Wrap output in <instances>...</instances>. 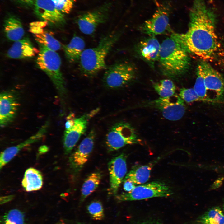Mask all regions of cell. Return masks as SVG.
<instances>
[{"label": "cell", "mask_w": 224, "mask_h": 224, "mask_svg": "<svg viewBox=\"0 0 224 224\" xmlns=\"http://www.w3.org/2000/svg\"><path fill=\"white\" fill-rule=\"evenodd\" d=\"M223 212H224V203L223 205Z\"/></svg>", "instance_id": "f35d334b"}, {"label": "cell", "mask_w": 224, "mask_h": 224, "mask_svg": "<svg viewBox=\"0 0 224 224\" xmlns=\"http://www.w3.org/2000/svg\"><path fill=\"white\" fill-rule=\"evenodd\" d=\"M49 122H46L37 132L27 139L17 145L7 148L0 155V168L2 169L13 159L23 148L40 140L47 132Z\"/></svg>", "instance_id": "e0dca14e"}, {"label": "cell", "mask_w": 224, "mask_h": 224, "mask_svg": "<svg viewBox=\"0 0 224 224\" xmlns=\"http://www.w3.org/2000/svg\"><path fill=\"white\" fill-rule=\"evenodd\" d=\"M14 196L13 195H8L1 197L0 198L1 204H3L7 202L11 201L14 198Z\"/></svg>", "instance_id": "836d02e7"}, {"label": "cell", "mask_w": 224, "mask_h": 224, "mask_svg": "<svg viewBox=\"0 0 224 224\" xmlns=\"http://www.w3.org/2000/svg\"><path fill=\"white\" fill-rule=\"evenodd\" d=\"M48 150V147L45 145H43L40 147L39 152L40 153H42L47 152Z\"/></svg>", "instance_id": "74e56055"}, {"label": "cell", "mask_w": 224, "mask_h": 224, "mask_svg": "<svg viewBox=\"0 0 224 224\" xmlns=\"http://www.w3.org/2000/svg\"><path fill=\"white\" fill-rule=\"evenodd\" d=\"M102 177L101 174L95 172L90 174L85 179L81 190V201L85 199L94 192L98 187Z\"/></svg>", "instance_id": "cb8c5ba5"}, {"label": "cell", "mask_w": 224, "mask_h": 224, "mask_svg": "<svg viewBox=\"0 0 224 224\" xmlns=\"http://www.w3.org/2000/svg\"><path fill=\"white\" fill-rule=\"evenodd\" d=\"M103 78L104 85L111 89H118L129 84L134 79L136 70L131 63L119 62L105 69Z\"/></svg>", "instance_id": "8992f818"}, {"label": "cell", "mask_w": 224, "mask_h": 224, "mask_svg": "<svg viewBox=\"0 0 224 224\" xmlns=\"http://www.w3.org/2000/svg\"><path fill=\"white\" fill-rule=\"evenodd\" d=\"M19 103L16 95L11 91H5L0 95V125L4 127L11 122L16 117Z\"/></svg>", "instance_id": "2e32d148"}, {"label": "cell", "mask_w": 224, "mask_h": 224, "mask_svg": "<svg viewBox=\"0 0 224 224\" xmlns=\"http://www.w3.org/2000/svg\"><path fill=\"white\" fill-rule=\"evenodd\" d=\"M98 110L97 109L79 117L75 118L72 126L68 130H65L63 143L65 154H68L71 152L81 136L85 133L89 119L96 114Z\"/></svg>", "instance_id": "9c48e42d"}, {"label": "cell", "mask_w": 224, "mask_h": 224, "mask_svg": "<svg viewBox=\"0 0 224 224\" xmlns=\"http://www.w3.org/2000/svg\"><path fill=\"white\" fill-rule=\"evenodd\" d=\"M126 156L122 153L112 159L108 164L110 176V194L116 195L120 185L127 174Z\"/></svg>", "instance_id": "4fadbf2b"}, {"label": "cell", "mask_w": 224, "mask_h": 224, "mask_svg": "<svg viewBox=\"0 0 224 224\" xmlns=\"http://www.w3.org/2000/svg\"><path fill=\"white\" fill-rule=\"evenodd\" d=\"M160 48L161 44L155 36H150L140 42L138 50L142 58L152 66L158 60Z\"/></svg>", "instance_id": "d6986e66"}, {"label": "cell", "mask_w": 224, "mask_h": 224, "mask_svg": "<svg viewBox=\"0 0 224 224\" xmlns=\"http://www.w3.org/2000/svg\"><path fill=\"white\" fill-rule=\"evenodd\" d=\"M200 224H224V214L219 207L208 210L197 219Z\"/></svg>", "instance_id": "d4e9b609"}, {"label": "cell", "mask_w": 224, "mask_h": 224, "mask_svg": "<svg viewBox=\"0 0 224 224\" xmlns=\"http://www.w3.org/2000/svg\"><path fill=\"white\" fill-rule=\"evenodd\" d=\"M1 222V224H26L23 212L16 209L10 210L6 213Z\"/></svg>", "instance_id": "f1b7e54d"}, {"label": "cell", "mask_w": 224, "mask_h": 224, "mask_svg": "<svg viewBox=\"0 0 224 224\" xmlns=\"http://www.w3.org/2000/svg\"><path fill=\"white\" fill-rule=\"evenodd\" d=\"M123 182V189L126 192L131 191L136 186L135 184L129 179H124Z\"/></svg>", "instance_id": "d6a6232c"}, {"label": "cell", "mask_w": 224, "mask_h": 224, "mask_svg": "<svg viewBox=\"0 0 224 224\" xmlns=\"http://www.w3.org/2000/svg\"><path fill=\"white\" fill-rule=\"evenodd\" d=\"M147 105L159 110L166 119L172 121L180 119L186 111L184 101L176 94L169 97H160L149 102Z\"/></svg>", "instance_id": "ba28073f"}, {"label": "cell", "mask_w": 224, "mask_h": 224, "mask_svg": "<svg viewBox=\"0 0 224 224\" xmlns=\"http://www.w3.org/2000/svg\"><path fill=\"white\" fill-rule=\"evenodd\" d=\"M179 96L184 101L187 103L196 101L210 103L208 100L199 96L193 88H183L181 89L180 91Z\"/></svg>", "instance_id": "f546056e"}, {"label": "cell", "mask_w": 224, "mask_h": 224, "mask_svg": "<svg viewBox=\"0 0 224 224\" xmlns=\"http://www.w3.org/2000/svg\"><path fill=\"white\" fill-rule=\"evenodd\" d=\"M197 68L201 72L207 90L215 92L218 99L224 96V78L207 61L201 60Z\"/></svg>", "instance_id": "7c38bea8"}, {"label": "cell", "mask_w": 224, "mask_h": 224, "mask_svg": "<svg viewBox=\"0 0 224 224\" xmlns=\"http://www.w3.org/2000/svg\"><path fill=\"white\" fill-rule=\"evenodd\" d=\"M173 192L165 183L153 181L136 186L131 191L115 195L119 202L143 200L155 197H169Z\"/></svg>", "instance_id": "5b68a950"}, {"label": "cell", "mask_w": 224, "mask_h": 224, "mask_svg": "<svg viewBox=\"0 0 224 224\" xmlns=\"http://www.w3.org/2000/svg\"><path fill=\"white\" fill-rule=\"evenodd\" d=\"M133 224H161L160 222L154 220H147L137 222Z\"/></svg>", "instance_id": "e575fe53"}, {"label": "cell", "mask_w": 224, "mask_h": 224, "mask_svg": "<svg viewBox=\"0 0 224 224\" xmlns=\"http://www.w3.org/2000/svg\"><path fill=\"white\" fill-rule=\"evenodd\" d=\"M77 224H83L79 222V223H78Z\"/></svg>", "instance_id": "ab89813d"}, {"label": "cell", "mask_w": 224, "mask_h": 224, "mask_svg": "<svg viewBox=\"0 0 224 224\" xmlns=\"http://www.w3.org/2000/svg\"><path fill=\"white\" fill-rule=\"evenodd\" d=\"M197 78L193 89L197 94L202 98L209 100L211 103H220L219 100L212 99L207 94V89L205 86L203 76L200 71L197 68Z\"/></svg>", "instance_id": "83f0119b"}, {"label": "cell", "mask_w": 224, "mask_h": 224, "mask_svg": "<svg viewBox=\"0 0 224 224\" xmlns=\"http://www.w3.org/2000/svg\"><path fill=\"white\" fill-rule=\"evenodd\" d=\"M3 27L5 36L10 41L15 42L20 40L24 35V30L21 21L14 15H9L5 18Z\"/></svg>", "instance_id": "44dd1931"}, {"label": "cell", "mask_w": 224, "mask_h": 224, "mask_svg": "<svg viewBox=\"0 0 224 224\" xmlns=\"http://www.w3.org/2000/svg\"><path fill=\"white\" fill-rule=\"evenodd\" d=\"M106 7H101L80 15L77 21L80 31L86 35L93 34L98 26L107 20V9Z\"/></svg>", "instance_id": "9a60e30c"}, {"label": "cell", "mask_w": 224, "mask_h": 224, "mask_svg": "<svg viewBox=\"0 0 224 224\" xmlns=\"http://www.w3.org/2000/svg\"><path fill=\"white\" fill-rule=\"evenodd\" d=\"M43 184L42 176L39 170L33 168H30L26 170L22 185L26 191L39 190Z\"/></svg>", "instance_id": "603a6c76"}, {"label": "cell", "mask_w": 224, "mask_h": 224, "mask_svg": "<svg viewBox=\"0 0 224 224\" xmlns=\"http://www.w3.org/2000/svg\"><path fill=\"white\" fill-rule=\"evenodd\" d=\"M85 44L81 37L74 35L70 42L63 45L65 56L70 63L79 61L81 55L85 49Z\"/></svg>", "instance_id": "7402d4cb"}, {"label": "cell", "mask_w": 224, "mask_h": 224, "mask_svg": "<svg viewBox=\"0 0 224 224\" xmlns=\"http://www.w3.org/2000/svg\"><path fill=\"white\" fill-rule=\"evenodd\" d=\"M153 87L161 97H169L175 94V86L170 79H163L153 84Z\"/></svg>", "instance_id": "4316f807"}, {"label": "cell", "mask_w": 224, "mask_h": 224, "mask_svg": "<svg viewBox=\"0 0 224 224\" xmlns=\"http://www.w3.org/2000/svg\"><path fill=\"white\" fill-rule=\"evenodd\" d=\"M20 2L25 5H34L36 0H17Z\"/></svg>", "instance_id": "d590c367"}, {"label": "cell", "mask_w": 224, "mask_h": 224, "mask_svg": "<svg viewBox=\"0 0 224 224\" xmlns=\"http://www.w3.org/2000/svg\"><path fill=\"white\" fill-rule=\"evenodd\" d=\"M120 35L119 32L110 33L102 37L96 47L84 50L78 61L83 75L92 77L107 68L106 57Z\"/></svg>", "instance_id": "3957f363"}, {"label": "cell", "mask_w": 224, "mask_h": 224, "mask_svg": "<svg viewBox=\"0 0 224 224\" xmlns=\"http://www.w3.org/2000/svg\"><path fill=\"white\" fill-rule=\"evenodd\" d=\"M177 33H173L161 44L158 61L163 73L171 77H178L189 67L190 58Z\"/></svg>", "instance_id": "7a4b0ae2"}, {"label": "cell", "mask_w": 224, "mask_h": 224, "mask_svg": "<svg viewBox=\"0 0 224 224\" xmlns=\"http://www.w3.org/2000/svg\"><path fill=\"white\" fill-rule=\"evenodd\" d=\"M36 59L37 67L44 72L52 81L63 104L66 93L65 82L61 70V61L58 54L41 45Z\"/></svg>", "instance_id": "277c9868"}, {"label": "cell", "mask_w": 224, "mask_h": 224, "mask_svg": "<svg viewBox=\"0 0 224 224\" xmlns=\"http://www.w3.org/2000/svg\"><path fill=\"white\" fill-rule=\"evenodd\" d=\"M34 34L35 40L39 45L55 51L61 49L62 46L60 42L42 29Z\"/></svg>", "instance_id": "484cf974"}, {"label": "cell", "mask_w": 224, "mask_h": 224, "mask_svg": "<svg viewBox=\"0 0 224 224\" xmlns=\"http://www.w3.org/2000/svg\"><path fill=\"white\" fill-rule=\"evenodd\" d=\"M88 213L91 218L95 220H100L104 217V209L101 202L94 201L89 204L87 207Z\"/></svg>", "instance_id": "4dcf8cb0"}, {"label": "cell", "mask_w": 224, "mask_h": 224, "mask_svg": "<svg viewBox=\"0 0 224 224\" xmlns=\"http://www.w3.org/2000/svg\"><path fill=\"white\" fill-rule=\"evenodd\" d=\"M34 5L35 14L47 24L59 26L65 23L64 14L57 9L52 0H36Z\"/></svg>", "instance_id": "5bb4252c"}, {"label": "cell", "mask_w": 224, "mask_h": 224, "mask_svg": "<svg viewBox=\"0 0 224 224\" xmlns=\"http://www.w3.org/2000/svg\"><path fill=\"white\" fill-rule=\"evenodd\" d=\"M96 136L95 131L91 130L70 156V166L75 172H79L88 161L93 148Z\"/></svg>", "instance_id": "8fae6325"}, {"label": "cell", "mask_w": 224, "mask_h": 224, "mask_svg": "<svg viewBox=\"0 0 224 224\" xmlns=\"http://www.w3.org/2000/svg\"><path fill=\"white\" fill-rule=\"evenodd\" d=\"M222 180L221 179L216 180L212 186V189H214L218 188L222 184Z\"/></svg>", "instance_id": "8d00e7d4"}, {"label": "cell", "mask_w": 224, "mask_h": 224, "mask_svg": "<svg viewBox=\"0 0 224 224\" xmlns=\"http://www.w3.org/2000/svg\"><path fill=\"white\" fill-rule=\"evenodd\" d=\"M57 9L62 14H68L73 6V0H52Z\"/></svg>", "instance_id": "1f68e13d"}, {"label": "cell", "mask_w": 224, "mask_h": 224, "mask_svg": "<svg viewBox=\"0 0 224 224\" xmlns=\"http://www.w3.org/2000/svg\"><path fill=\"white\" fill-rule=\"evenodd\" d=\"M161 159L158 157L146 164L134 166L124 179L130 180L136 185L145 183L150 178L152 168Z\"/></svg>", "instance_id": "ffe728a7"}, {"label": "cell", "mask_w": 224, "mask_h": 224, "mask_svg": "<svg viewBox=\"0 0 224 224\" xmlns=\"http://www.w3.org/2000/svg\"><path fill=\"white\" fill-rule=\"evenodd\" d=\"M217 14L205 0H194L187 31L178 34L189 54L207 61L214 58L219 48L216 27Z\"/></svg>", "instance_id": "6da1fadb"}, {"label": "cell", "mask_w": 224, "mask_h": 224, "mask_svg": "<svg viewBox=\"0 0 224 224\" xmlns=\"http://www.w3.org/2000/svg\"><path fill=\"white\" fill-rule=\"evenodd\" d=\"M169 13L167 7L159 6L152 17L142 24L140 30L149 36L164 34L170 29Z\"/></svg>", "instance_id": "30bf717a"}, {"label": "cell", "mask_w": 224, "mask_h": 224, "mask_svg": "<svg viewBox=\"0 0 224 224\" xmlns=\"http://www.w3.org/2000/svg\"><path fill=\"white\" fill-rule=\"evenodd\" d=\"M39 52L30 39L25 37L15 42L8 50L7 55L11 58L23 59L33 57Z\"/></svg>", "instance_id": "ac0fdd59"}, {"label": "cell", "mask_w": 224, "mask_h": 224, "mask_svg": "<svg viewBox=\"0 0 224 224\" xmlns=\"http://www.w3.org/2000/svg\"><path fill=\"white\" fill-rule=\"evenodd\" d=\"M140 142L133 127L124 122L113 124L108 131L105 138V143L110 152L118 150L127 145L137 144Z\"/></svg>", "instance_id": "52a82bcc"}]
</instances>
